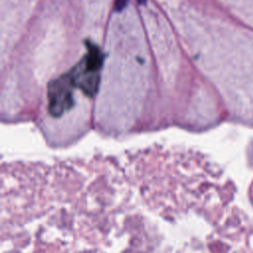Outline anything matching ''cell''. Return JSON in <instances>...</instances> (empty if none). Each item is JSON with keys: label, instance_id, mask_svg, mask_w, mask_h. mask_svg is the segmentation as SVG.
<instances>
[{"label": "cell", "instance_id": "6da1fadb", "mask_svg": "<svg viewBox=\"0 0 253 253\" xmlns=\"http://www.w3.org/2000/svg\"><path fill=\"white\" fill-rule=\"evenodd\" d=\"M74 83L70 74L61 75L48 84V112L52 117H60L73 106Z\"/></svg>", "mask_w": 253, "mask_h": 253}, {"label": "cell", "instance_id": "7a4b0ae2", "mask_svg": "<svg viewBox=\"0 0 253 253\" xmlns=\"http://www.w3.org/2000/svg\"><path fill=\"white\" fill-rule=\"evenodd\" d=\"M74 86L79 88L85 95L93 97L96 95L100 85V71L94 70L80 60L69 73Z\"/></svg>", "mask_w": 253, "mask_h": 253}, {"label": "cell", "instance_id": "3957f363", "mask_svg": "<svg viewBox=\"0 0 253 253\" xmlns=\"http://www.w3.org/2000/svg\"><path fill=\"white\" fill-rule=\"evenodd\" d=\"M127 0H114V9L117 12H120L126 8Z\"/></svg>", "mask_w": 253, "mask_h": 253}, {"label": "cell", "instance_id": "277c9868", "mask_svg": "<svg viewBox=\"0 0 253 253\" xmlns=\"http://www.w3.org/2000/svg\"><path fill=\"white\" fill-rule=\"evenodd\" d=\"M139 5H144L146 3V0H136Z\"/></svg>", "mask_w": 253, "mask_h": 253}]
</instances>
